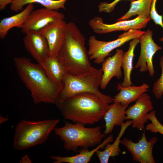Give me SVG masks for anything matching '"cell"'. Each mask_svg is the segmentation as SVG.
<instances>
[{"label":"cell","instance_id":"obj_20","mask_svg":"<svg viewBox=\"0 0 163 163\" xmlns=\"http://www.w3.org/2000/svg\"><path fill=\"white\" fill-rule=\"evenodd\" d=\"M40 65L52 82L62 86L63 79L66 72L57 56H49Z\"/></svg>","mask_w":163,"mask_h":163},{"label":"cell","instance_id":"obj_15","mask_svg":"<svg viewBox=\"0 0 163 163\" xmlns=\"http://www.w3.org/2000/svg\"><path fill=\"white\" fill-rule=\"evenodd\" d=\"M121 49H117L115 53L111 57L106 58L102 63L103 74L100 87L105 89L113 77L119 79L122 76V61L124 53Z\"/></svg>","mask_w":163,"mask_h":163},{"label":"cell","instance_id":"obj_26","mask_svg":"<svg viewBox=\"0 0 163 163\" xmlns=\"http://www.w3.org/2000/svg\"><path fill=\"white\" fill-rule=\"evenodd\" d=\"M160 65L161 69V75L154 83L152 89L153 94L157 99L161 98L163 95V55L160 58Z\"/></svg>","mask_w":163,"mask_h":163},{"label":"cell","instance_id":"obj_13","mask_svg":"<svg viewBox=\"0 0 163 163\" xmlns=\"http://www.w3.org/2000/svg\"><path fill=\"white\" fill-rule=\"evenodd\" d=\"M66 24L64 19H59L50 23L39 31L47 41L50 56H57L65 38Z\"/></svg>","mask_w":163,"mask_h":163},{"label":"cell","instance_id":"obj_19","mask_svg":"<svg viewBox=\"0 0 163 163\" xmlns=\"http://www.w3.org/2000/svg\"><path fill=\"white\" fill-rule=\"evenodd\" d=\"M34 8L33 3L29 4L25 8L19 13L1 20L0 22V38L4 39L9 30L13 27L21 28Z\"/></svg>","mask_w":163,"mask_h":163},{"label":"cell","instance_id":"obj_27","mask_svg":"<svg viewBox=\"0 0 163 163\" xmlns=\"http://www.w3.org/2000/svg\"><path fill=\"white\" fill-rule=\"evenodd\" d=\"M121 0H129L131 1L133 0H114L110 3L105 2H102L98 5V11L100 12L110 13L113 10L117 4Z\"/></svg>","mask_w":163,"mask_h":163},{"label":"cell","instance_id":"obj_29","mask_svg":"<svg viewBox=\"0 0 163 163\" xmlns=\"http://www.w3.org/2000/svg\"><path fill=\"white\" fill-rule=\"evenodd\" d=\"M20 163H32L28 156L26 155L24 156L20 160Z\"/></svg>","mask_w":163,"mask_h":163},{"label":"cell","instance_id":"obj_8","mask_svg":"<svg viewBox=\"0 0 163 163\" xmlns=\"http://www.w3.org/2000/svg\"><path fill=\"white\" fill-rule=\"evenodd\" d=\"M151 18L137 16L130 20H123L112 24L104 22L103 19L95 16L88 22L89 26L95 33L105 34L117 31H127L130 29L139 30L145 27Z\"/></svg>","mask_w":163,"mask_h":163},{"label":"cell","instance_id":"obj_7","mask_svg":"<svg viewBox=\"0 0 163 163\" xmlns=\"http://www.w3.org/2000/svg\"><path fill=\"white\" fill-rule=\"evenodd\" d=\"M145 32L139 30L130 29L119 35L117 39L109 41L100 40L94 36H91L88 40L87 53L89 58L94 60L95 63H102L112 50L131 40L139 38Z\"/></svg>","mask_w":163,"mask_h":163},{"label":"cell","instance_id":"obj_6","mask_svg":"<svg viewBox=\"0 0 163 163\" xmlns=\"http://www.w3.org/2000/svg\"><path fill=\"white\" fill-rule=\"evenodd\" d=\"M103 74L102 68L98 69L93 67L90 71L83 75H73L66 73L63 79L62 87L55 102L62 101L83 93H93L105 96L99 90Z\"/></svg>","mask_w":163,"mask_h":163},{"label":"cell","instance_id":"obj_12","mask_svg":"<svg viewBox=\"0 0 163 163\" xmlns=\"http://www.w3.org/2000/svg\"><path fill=\"white\" fill-rule=\"evenodd\" d=\"M153 109L150 96L146 92L144 93L140 96L134 105L126 110V119L132 120L133 128L142 130L148 120L146 116Z\"/></svg>","mask_w":163,"mask_h":163},{"label":"cell","instance_id":"obj_14","mask_svg":"<svg viewBox=\"0 0 163 163\" xmlns=\"http://www.w3.org/2000/svg\"><path fill=\"white\" fill-rule=\"evenodd\" d=\"M23 42L25 48L39 65L49 56L47 41L39 31H28L25 34Z\"/></svg>","mask_w":163,"mask_h":163},{"label":"cell","instance_id":"obj_5","mask_svg":"<svg viewBox=\"0 0 163 163\" xmlns=\"http://www.w3.org/2000/svg\"><path fill=\"white\" fill-rule=\"evenodd\" d=\"M60 121L59 119L21 121L15 127L13 148L23 150L43 143Z\"/></svg>","mask_w":163,"mask_h":163},{"label":"cell","instance_id":"obj_11","mask_svg":"<svg viewBox=\"0 0 163 163\" xmlns=\"http://www.w3.org/2000/svg\"><path fill=\"white\" fill-rule=\"evenodd\" d=\"M64 18V15L56 10L43 8L33 10L21 28V31L25 34L30 30L39 31L52 22Z\"/></svg>","mask_w":163,"mask_h":163},{"label":"cell","instance_id":"obj_24","mask_svg":"<svg viewBox=\"0 0 163 163\" xmlns=\"http://www.w3.org/2000/svg\"><path fill=\"white\" fill-rule=\"evenodd\" d=\"M153 0H133L128 11L117 19V21L127 19L136 15L150 18V12Z\"/></svg>","mask_w":163,"mask_h":163},{"label":"cell","instance_id":"obj_16","mask_svg":"<svg viewBox=\"0 0 163 163\" xmlns=\"http://www.w3.org/2000/svg\"><path fill=\"white\" fill-rule=\"evenodd\" d=\"M128 105H123L118 102L110 105L103 117L105 122L104 133L108 135L112 133L115 126H121L127 120L126 110Z\"/></svg>","mask_w":163,"mask_h":163},{"label":"cell","instance_id":"obj_18","mask_svg":"<svg viewBox=\"0 0 163 163\" xmlns=\"http://www.w3.org/2000/svg\"><path fill=\"white\" fill-rule=\"evenodd\" d=\"M149 86L147 83H143L139 86H122L118 83L117 90L119 92L113 98V103L118 102L123 105H129L136 101L142 94L149 91Z\"/></svg>","mask_w":163,"mask_h":163},{"label":"cell","instance_id":"obj_4","mask_svg":"<svg viewBox=\"0 0 163 163\" xmlns=\"http://www.w3.org/2000/svg\"><path fill=\"white\" fill-rule=\"evenodd\" d=\"M54 130L63 142L64 148L76 153L78 152L79 148L88 149L97 146L102 142L106 135L101 131L100 126L88 128L79 123L68 122H65L63 126L56 127Z\"/></svg>","mask_w":163,"mask_h":163},{"label":"cell","instance_id":"obj_2","mask_svg":"<svg viewBox=\"0 0 163 163\" xmlns=\"http://www.w3.org/2000/svg\"><path fill=\"white\" fill-rule=\"evenodd\" d=\"M14 61L19 76L30 91L34 103L55 104L62 86L52 82L41 66L29 58L15 57Z\"/></svg>","mask_w":163,"mask_h":163},{"label":"cell","instance_id":"obj_3","mask_svg":"<svg viewBox=\"0 0 163 163\" xmlns=\"http://www.w3.org/2000/svg\"><path fill=\"white\" fill-rule=\"evenodd\" d=\"M85 42V37L76 25L72 22L67 23L65 38L57 56L67 73L79 75L91 70Z\"/></svg>","mask_w":163,"mask_h":163},{"label":"cell","instance_id":"obj_21","mask_svg":"<svg viewBox=\"0 0 163 163\" xmlns=\"http://www.w3.org/2000/svg\"><path fill=\"white\" fill-rule=\"evenodd\" d=\"M132 124V120H128L121 126L120 132L115 141L112 144H107L103 151L97 150L96 152L101 163H107L110 157L118 156L121 152L119 147L121 138L127 128Z\"/></svg>","mask_w":163,"mask_h":163},{"label":"cell","instance_id":"obj_23","mask_svg":"<svg viewBox=\"0 0 163 163\" xmlns=\"http://www.w3.org/2000/svg\"><path fill=\"white\" fill-rule=\"evenodd\" d=\"M67 0H13L10 5L13 11L18 12L23 9L26 4L34 3L41 4L47 8L58 10L60 8L65 10V5Z\"/></svg>","mask_w":163,"mask_h":163},{"label":"cell","instance_id":"obj_30","mask_svg":"<svg viewBox=\"0 0 163 163\" xmlns=\"http://www.w3.org/2000/svg\"><path fill=\"white\" fill-rule=\"evenodd\" d=\"M8 119L7 118H5L2 116L0 117V123L2 124L3 123L7 121Z\"/></svg>","mask_w":163,"mask_h":163},{"label":"cell","instance_id":"obj_10","mask_svg":"<svg viewBox=\"0 0 163 163\" xmlns=\"http://www.w3.org/2000/svg\"><path fill=\"white\" fill-rule=\"evenodd\" d=\"M157 142V137H153L148 141L144 131L138 142H134L125 137L121 140L120 143L129 152L135 161L140 163H155L153 149Z\"/></svg>","mask_w":163,"mask_h":163},{"label":"cell","instance_id":"obj_25","mask_svg":"<svg viewBox=\"0 0 163 163\" xmlns=\"http://www.w3.org/2000/svg\"><path fill=\"white\" fill-rule=\"evenodd\" d=\"M155 113V110H152L147 114L146 117L151 123L146 125L145 129L152 133H159L163 135V125L157 118Z\"/></svg>","mask_w":163,"mask_h":163},{"label":"cell","instance_id":"obj_22","mask_svg":"<svg viewBox=\"0 0 163 163\" xmlns=\"http://www.w3.org/2000/svg\"><path fill=\"white\" fill-rule=\"evenodd\" d=\"M139 42V38L133 39L129 43L128 50L124 53L122 61V67L123 70L124 79L120 84L123 87L131 86V75L133 69V61L134 57V51L136 46Z\"/></svg>","mask_w":163,"mask_h":163},{"label":"cell","instance_id":"obj_17","mask_svg":"<svg viewBox=\"0 0 163 163\" xmlns=\"http://www.w3.org/2000/svg\"><path fill=\"white\" fill-rule=\"evenodd\" d=\"M113 139V136L110 135L100 144L91 151L87 148H82L78 150L79 153L74 156L67 157L52 156L50 158L54 160V163H88L91 161L92 157L97 150L104 148L107 144L112 142Z\"/></svg>","mask_w":163,"mask_h":163},{"label":"cell","instance_id":"obj_1","mask_svg":"<svg viewBox=\"0 0 163 163\" xmlns=\"http://www.w3.org/2000/svg\"><path fill=\"white\" fill-rule=\"evenodd\" d=\"M113 98L93 93L78 94L54 104L64 118L84 125L93 124L103 118Z\"/></svg>","mask_w":163,"mask_h":163},{"label":"cell","instance_id":"obj_28","mask_svg":"<svg viewBox=\"0 0 163 163\" xmlns=\"http://www.w3.org/2000/svg\"><path fill=\"white\" fill-rule=\"evenodd\" d=\"M13 0H0V9L2 10L4 9L6 6L12 2Z\"/></svg>","mask_w":163,"mask_h":163},{"label":"cell","instance_id":"obj_9","mask_svg":"<svg viewBox=\"0 0 163 163\" xmlns=\"http://www.w3.org/2000/svg\"><path fill=\"white\" fill-rule=\"evenodd\" d=\"M152 32L148 30L139 38L140 44V55L134 67L139 69L140 72L148 71L149 75L153 77L155 71L153 63L155 54L162 49V47L155 42L152 38Z\"/></svg>","mask_w":163,"mask_h":163}]
</instances>
